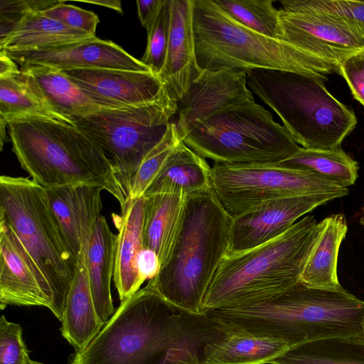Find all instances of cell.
Returning <instances> with one entry per match:
<instances>
[{"label": "cell", "mask_w": 364, "mask_h": 364, "mask_svg": "<svg viewBox=\"0 0 364 364\" xmlns=\"http://www.w3.org/2000/svg\"><path fill=\"white\" fill-rule=\"evenodd\" d=\"M175 123L186 146L218 164L277 163L300 148L255 102L243 71L203 70L178 102Z\"/></svg>", "instance_id": "1"}, {"label": "cell", "mask_w": 364, "mask_h": 364, "mask_svg": "<svg viewBox=\"0 0 364 364\" xmlns=\"http://www.w3.org/2000/svg\"><path fill=\"white\" fill-rule=\"evenodd\" d=\"M214 327L206 314L181 311L149 284L121 303L100 333L70 364H202Z\"/></svg>", "instance_id": "2"}, {"label": "cell", "mask_w": 364, "mask_h": 364, "mask_svg": "<svg viewBox=\"0 0 364 364\" xmlns=\"http://www.w3.org/2000/svg\"><path fill=\"white\" fill-rule=\"evenodd\" d=\"M205 314L226 328L280 338L291 348L327 338L364 339V301L342 286L316 287L299 281L255 303Z\"/></svg>", "instance_id": "3"}, {"label": "cell", "mask_w": 364, "mask_h": 364, "mask_svg": "<svg viewBox=\"0 0 364 364\" xmlns=\"http://www.w3.org/2000/svg\"><path fill=\"white\" fill-rule=\"evenodd\" d=\"M232 217L212 188L186 197L169 255L149 284L177 309L203 314V302L230 242Z\"/></svg>", "instance_id": "4"}, {"label": "cell", "mask_w": 364, "mask_h": 364, "mask_svg": "<svg viewBox=\"0 0 364 364\" xmlns=\"http://www.w3.org/2000/svg\"><path fill=\"white\" fill-rule=\"evenodd\" d=\"M12 151L21 167L44 188L100 186L124 207L128 196L100 148L75 125L28 117L7 124Z\"/></svg>", "instance_id": "5"}, {"label": "cell", "mask_w": 364, "mask_h": 364, "mask_svg": "<svg viewBox=\"0 0 364 364\" xmlns=\"http://www.w3.org/2000/svg\"><path fill=\"white\" fill-rule=\"evenodd\" d=\"M193 23L197 62L202 70H276L327 81L337 66L282 40L240 23L214 0H193Z\"/></svg>", "instance_id": "6"}, {"label": "cell", "mask_w": 364, "mask_h": 364, "mask_svg": "<svg viewBox=\"0 0 364 364\" xmlns=\"http://www.w3.org/2000/svg\"><path fill=\"white\" fill-rule=\"evenodd\" d=\"M318 232L315 218L306 215L267 242L226 255L205 295L203 314L255 303L299 282Z\"/></svg>", "instance_id": "7"}, {"label": "cell", "mask_w": 364, "mask_h": 364, "mask_svg": "<svg viewBox=\"0 0 364 364\" xmlns=\"http://www.w3.org/2000/svg\"><path fill=\"white\" fill-rule=\"evenodd\" d=\"M250 91L281 119L297 144L311 149H337L358 120L350 107L310 75L276 70L247 74Z\"/></svg>", "instance_id": "8"}, {"label": "cell", "mask_w": 364, "mask_h": 364, "mask_svg": "<svg viewBox=\"0 0 364 364\" xmlns=\"http://www.w3.org/2000/svg\"><path fill=\"white\" fill-rule=\"evenodd\" d=\"M0 220L15 232L47 279L53 294L50 311L61 321L77 262L45 188L28 178L1 176Z\"/></svg>", "instance_id": "9"}, {"label": "cell", "mask_w": 364, "mask_h": 364, "mask_svg": "<svg viewBox=\"0 0 364 364\" xmlns=\"http://www.w3.org/2000/svg\"><path fill=\"white\" fill-rule=\"evenodd\" d=\"M178 102L166 94L154 102L102 109L74 120L102 150L129 198L135 173L165 136Z\"/></svg>", "instance_id": "10"}, {"label": "cell", "mask_w": 364, "mask_h": 364, "mask_svg": "<svg viewBox=\"0 0 364 364\" xmlns=\"http://www.w3.org/2000/svg\"><path fill=\"white\" fill-rule=\"evenodd\" d=\"M211 188L231 216L274 199L306 194H348V188L306 170L278 163L225 164L211 167Z\"/></svg>", "instance_id": "11"}, {"label": "cell", "mask_w": 364, "mask_h": 364, "mask_svg": "<svg viewBox=\"0 0 364 364\" xmlns=\"http://www.w3.org/2000/svg\"><path fill=\"white\" fill-rule=\"evenodd\" d=\"M339 198L341 197L335 193L284 197L263 203L232 217L226 255L245 252L276 238L304 215Z\"/></svg>", "instance_id": "12"}, {"label": "cell", "mask_w": 364, "mask_h": 364, "mask_svg": "<svg viewBox=\"0 0 364 364\" xmlns=\"http://www.w3.org/2000/svg\"><path fill=\"white\" fill-rule=\"evenodd\" d=\"M279 10V40L336 66L364 51V37L331 18L307 11Z\"/></svg>", "instance_id": "13"}, {"label": "cell", "mask_w": 364, "mask_h": 364, "mask_svg": "<svg viewBox=\"0 0 364 364\" xmlns=\"http://www.w3.org/2000/svg\"><path fill=\"white\" fill-rule=\"evenodd\" d=\"M52 304L47 279L15 232L0 220V309L16 305L50 310Z\"/></svg>", "instance_id": "14"}, {"label": "cell", "mask_w": 364, "mask_h": 364, "mask_svg": "<svg viewBox=\"0 0 364 364\" xmlns=\"http://www.w3.org/2000/svg\"><path fill=\"white\" fill-rule=\"evenodd\" d=\"M5 52L20 67L41 65L60 71L75 69L151 71L119 45L97 36L40 49Z\"/></svg>", "instance_id": "15"}, {"label": "cell", "mask_w": 364, "mask_h": 364, "mask_svg": "<svg viewBox=\"0 0 364 364\" xmlns=\"http://www.w3.org/2000/svg\"><path fill=\"white\" fill-rule=\"evenodd\" d=\"M50 208L70 253L86 256L94 226L101 215L103 188L89 184L45 188Z\"/></svg>", "instance_id": "16"}, {"label": "cell", "mask_w": 364, "mask_h": 364, "mask_svg": "<svg viewBox=\"0 0 364 364\" xmlns=\"http://www.w3.org/2000/svg\"><path fill=\"white\" fill-rule=\"evenodd\" d=\"M62 72L89 93L119 107L154 102L168 93L161 77L151 71L75 69Z\"/></svg>", "instance_id": "17"}, {"label": "cell", "mask_w": 364, "mask_h": 364, "mask_svg": "<svg viewBox=\"0 0 364 364\" xmlns=\"http://www.w3.org/2000/svg\"><path fill=\"white\" fill-rule=\"evenodd\" d=\"M168 47L159 75L169 97L178 102L202 73L197 62L193 23V0H168Z\"/></svg>", "instance_id": "18"}, {"label": "cell", "mask_w": 364, "mask_h": 364, "mask_svg": "<svg viewBox=\"0 0 364 364\" xmlns=\"http://www.w3.org/2000/svg\"><path fill=\"white\" fill-rule=\"evenodd\" d=\"M21 76L44 105L65 122L102 109L121 107L89 93L62 71L41 65L20 67Z\"/></svg>", "instance_id": "19"}, {"label": "cell", "mask_w": 364, "mask_h": 364, "mask_svg": "<svg viewBox=\"0 0 364 364\" xmlns=\"http://www.w3.org/2000/svg\"><path fill=\"white\" fill-rule=\"evenodd\" d=\"M146 198L130 199L121 213L112 217L117 229L113 280L121 303L139 289L144 282L137 269V259L144 248V220Z\"/></svg>", "instance_id": "20"}, {"label": "cell", "mask_w": 364, "mask_h": 364, "mask_svg": "<svg viewBox=\"0 0 364 364\" xmlns=\"http://www.w3.org/2000/svg\"><path fill=\"white\" fill-rule=\"evenodd\" d=\"M214 322L215 328L204 346L203 364H270L291 348L282 339L234 330Z\"/></svg>", "instance_id": "21"}, {"label": "cell", "mask_w": 364, "mask_h": 364, "mask_svg": "<svg viewBox=\"0 0 364 364\" xmlns=\"http://www.w3.org/2000/svg\"><path fill=\"white\" fill-rule=\"evenodd\" d=\"M85 257L77 260L61 320V334L75 353L84 350L104 326L95 307Z\"/></svg>", "instance_id": "22"}, {"label": "cell", "mask_w": 364, "mask_h": 364, "mask_svg": "<svg viewBox=\"0 0 364 364\" xmlns=\"http://www.w3.org/2000/svg\"><path fill=\"white\" fill-rule=\"evenodd\" d=\"M116 235L101 215L93 228L85 262L97 314L105 325L115 312L111 294L114 276Z\"/></svg>", "instance_id": "23"}, {"label": "cell", "mask_w": 364, "mask_h": 364, "mask_svg": "<svg viewBox=\"0 0 364 364\" xmlns=\"http://www.w3.org/2000/svg\"><path fill=\"white\" fill-rule=\"evenodd\" d=\"M211 188V166L182 141L146 191L144 196L175 193L187 196Z\"/></svg>", "instance_id": "24"}, {"label": "cell", "mask_w": 364, "mask_h": 364, "mask_svg": "<svg viewBox=\"0 0 364 364\" xmlns=\"http://www.w3.org/2000/svg\"><path fill=\"white\" fill-rule=\"evenodd\" d=\"M318 232L309 255L300 281L309 286L338 288L341 284L337 274V263L348 225L343 213L331 215L318 223Z\"/></svg>", "instance_id": "25"}, {"label": "cell", "mask_w": 364, "mask_h": 364, "mask_svg": "<svg viewBox=\"0 0 364 364\" xmlns=\"http://www.w3.org/2000/svg\"><path fill=\"white\" fill-rule=\"evenodd\" d=\"M186 197L175 193L145 197L144 247L156 253L161 266L167 259L176 237Z\"/></svg>", "instance_id": "26"}, {"label": "cell", "mask_w": 364, "mask_h": 364, "mask_svg": "<svg viewBox=\"0 0 364 364\" xmlns=\"http://www.w3.org/2000/svg\"><path fill=\"white\" fill-rule=\"evenodd\" d=\"M95 37L70 28L41 11L26 13L15 29L0 41V50L23 51L36 50Z\"/></svg>", "instance_id": "27"}, {"label": "cell", "mask_w": 364, "mask_h": 364, "mask_svg": "<svg viewBox=\"0 0 364 364\" xmlns=\"http://www.w3.org/2000/svg\"><path fill=\"white\" fill-rule=\"evenodd\" d=\"M270 364H364V339L333 338L293 346Z\"/></svg>", "instance_id": "28"}, {"label": "cell", "mask_w": 364, "mask_h": 364, "mask_svg": "<svg viewBox=\"0 0 364 364\" xmlns=\"http://www.w3.org/2000/svg\"><path fill=\"white\" fill-rule=\"evenodd\" d=\"M277 163L288 168L312 171L347 188L353 185L358 176V162L341 148L311 149L300 147L294 154Z\"/></svg>", "instance_id": "29"}, {"label": "cell", "mask_w": 364, "mask_h": 364, "mask_svg": "<svg viewBox=\"0 0 364 364\" xmlns=\"http://www.w3.org/2000/svg\"><path fill=\"white\" fill-rule=\"evenodd\" d=\"M40 117L65 122L32 92L21 73L0 78V120Z\"/></svg>", "instance_id": "30"}, {"label": "cell", "mask_w": 364, "mask_h": 364, "mask_svg": "<svg viewBox=\"0 0 364 364\" xmlns=\"http://www.w3.org/2000/svg\"><path fill=\"white\" fill-rule=\"evenodd\" d=\"M233 19L268 37L279 39V10L272 0H214Z\"/></svg>", "instance_id": "31"}, {"label": "cell", "mask_w": 364, "mask_h": 364, "mask_svg": "<svg viewBox=\"0 0 364 364\" xmlns=\"http://www.w3.org/2000/svg\"><path fill=\"white\" fill-rule=\"evenodd\" d=\"M282 9L321 14L364 37V1L282 0Z\"/></svg>", "instance_id": "32"}, {"label": "cell", "mask_w": 364, "mask_h": 364, "mask_svg": "<svg viewBox=\"0 0 364 364\" xmlns=\"http://www.w3.org/2000/svg\"><path fill=\"white\" fill-rule=\"evenodd\" d=\"M181 141L175 122H171L162 140L143 160L132 178L129 200L144 196L151 183Z\"/></svg>", "instance_id": "33"}, {"label": "cell", "mask_w": 364, "mask_h": 364, "mask_svg": "<svg viewBox=\"0 0 364 364\" xmlns=\"http://www.w3.org/2000/svg\"><path fill=\"white\" fill-rule=\"evenodd\" d=\"M170 26L168 0H165L156 18L146 28L147 43L140 60L151 71L159 75L164 65Z\"/></svg>", "instance_id": "34"}, {"label": "cell", "mask_w": 364, "mask_h": 364, "mask_svg": "<svg viewBox=\"0 0 364 364\" xmlns=\"http://www.w3.org/2000/svg\"><path fill=\"white\" fill-rule=\"evenodd\" d=\"M19 324L0 318V364H26L30 359Z\"/></svg>", "instance_id": "35"}, {"label": "cell", "mask_w": 364, "mask_h": 364, "mask_svg": "<svg viewBox=\"0 0 364 364\" xmlns=\"http://www.w3.org/2000/svg\"><path fill=\"white\" fill-rule=\"evenodd\" d=\"M70 28L95 36L99 17L94 12L59 1L54 6L41 11Z\"/></svg>", "instance_id": "36"}, {"label": "cell", "mask_w": 364, "mask_h": 364, "mask_svg": "<svg viewBox=\"0 0 364 364\" xmlns=\"http://www.w3.org/2000/svg\"><path fill=\"white\" fill-rule=\"evenodd\" d=\"M58 2L59 1L1 0L0 41L15 29L26 13L31 11H43Z\"/></svg>", "instance_id": "37"}, {"label": "cell", "mask_w": 364, "mask_h": 364, "mask_svg": "<svg viewBox=\"0 0 364 364\" xmlns=\"http://www.w3.org/2000/svg\"><path fill=\"white\" fill-rule=\"evenodd\" d=\"M353 97L364 107V51L355 53L337 66Z\"/></svg>", "instance_id": "38"}, {"label": "cell", "mask_w": 364, "mask_h": 364, "mask_svg": "<svg viewBox=\"0 0 364 364\" xmlns=\"http://www.w3.org/2000/svg\"><path fill=\"white\" fill-rule=\"evenodd\" d=\"M161 268L159 258L156 253L148 248H143L137 259V269L141 280H150L155 277Z\"/></svg>", "instance_id": "39"}, {"label": "cell", "mask_w": 364, "mask_h": 364, "mask_svg": "<svg viewBox=\"0 0 364 364\" xmlns=\"http://www.w3.org/2000/svg\"><path fill=\"white\" fill-rule=\"evenodd\" d=\"M165 0H137V13L141 25L146 28L156 18Z\"/></svg>", "instance_id": "40"}, {"label": "cell", "mask_w": 364, "mask_h": 364, "mask_svg": "<svg viewBox=\"0 0 364 364\" xmlns=\"http://www.w3.org/2000/svg\"><path fill=\"white\" fill-rule=\"evenodd\" d=\"M20 72L17 63L5 51L0 50V78L16 75Z\"/></svg>", "instance_id": "41"}, {"label": "cell", "mask_w": 364, "mask_h": 364, "mask_svg": "<svg viewBox=\"0 0 364 364\" xmlns=\"http://www.w3.org/2000/svg\"><path fill=\"white\" fill-rule=\"evenodd\" d=\"M85 3H89L100 6H104L113 9L119 13H122L121 1L119 0H95V1H80Z\"/></svg>", "instance_id": "42"}, {"label": "cell", "mask_w": 364, "mask_h": 364, "mask_svg": "<svg viewBox=\"0 0 364 364\" xmlns=\"http://www.w3.org/2000/svg\"><path fill=\"white\" fill-rule=\"evenodd\" d=\"M6 127H7V124L0 120L1 150H2L4 141L6 140Z\"/></svg>", "instance_id": "43"}, {"label": "cell", "mask_w": 364, "mask_h": 364, "mask_svg": "<svg viewBox=\"0 0 364 364\" xmlns=\"http://www.w3.org/2000/svg\"><path fill=\"white\" fill-rule=\"evenodd\" d=\"M173 364H201V363H199V362H196V361L183 360V361L176 362V363H175Z\"/></svg>", "instance_id": "44"}, {"label": "cell", "mask_w": 364, "mask_h": 364, "mask_svg": "<svg viewBox=\"0 0 364 364\" xmlns=\"http://www.w3.org/2000/svg\"><path fill=\"white\" fill-rule=\"evenodd\" d=\"M360 223L364 226V205L362 208V210H361V215H360V220H359Z\"/></svg>", "instance_id": "45"}, {"label": "cell", "mask_w": 364, "mask_h": 364, "mask_svg": "<svg viewBox=\"0 0 364 364\" xmlns=\"http://www.w3.org/2000/svg\"><path fill=\"white\" fill-rule=\"evenodd\" d=\"M26 364H44V363H40V362H37V361H35V360H31V358L28 360L27 363Z\"/></svg>", "instance_id": "46"}]
</instances>
